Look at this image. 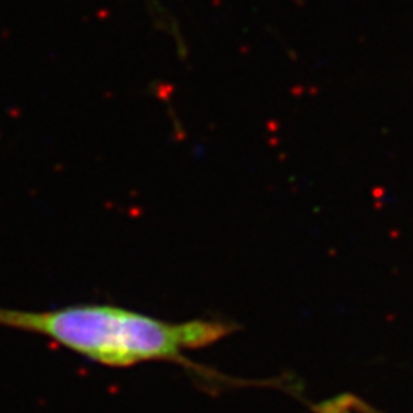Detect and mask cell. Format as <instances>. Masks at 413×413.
I'll return each mask as SVG.
<instances>
[{"label":"cell","instance_id":"6da1fadb","mask_svg":"<svg viewBox=\"0 0 413 413\" xmlns=\"http://www.w3.org/2000/svg\"><path fill=\"white\" fill-rule=\"evenodd\" d=\"M0 327L40 334L86 360L117 368L145 362H171L197 368L186 351L215 345L236 329L234 324L222 318L169 322L103 303L40 312L0 307Z\"/></svg>","mask_w":413,"mask_h":413},{"label":"cell","instance_id":"7a4b0ae2","mask_svg":"<svg viewBox=\"0 0 413 413\" xmlns=\"http://www.w3.org/2000/svg\"><path fill=\"white\" fill-rule=\"evenodd\" d=\"M318 413H351L345 401L337 399V401H327L318 406Z\"/></svg>","mask_w":413,"mask_h":413}]
</instances>
